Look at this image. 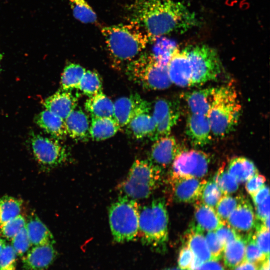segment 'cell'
<instances>
[{
	"mask_svg": "<svg viewBox=\"0 0 270 270\" xmlns=\"http://www.w3.org/2000/svg\"><path fill=\"white\" fill-rule=\"evenodd\" d=\"M259 265L248 262H244L232 270H258Z\"/></svg>",
	"mask_w": 270,
	"mask_h": 270,
	"instance_id": "51",
	"label": "cell"
},
{
	"mask_svg": "<svg viewBox=\"0 0 270 270\" xmlns=\"http://www.w3.org/2000/svg\"><path fill=\"white\" fill-rule=\"evenodd\" d=\"M258 270H270V259L260 264Z\"/></svg>",
	"mask_w": 270,
	"mask_h": 270,
	"instance_id": "52",
	"label": "cell"
},
{
	"mask_svg": "<svg viewBox=\"0 0 270 270\" xmlns=\"http://www.w3.org/2000/svg\"><path fill=\"white\" fill-rule=\"evenodd\" d=\"M22 202L12 196L0 198V226L20 215Z\"/></svg>",
	"mask_w": 270,
	"mask_h": 270,
	"instance_id": "31",
	"label": "cell"
},
{
	"mask_svg": "<svg viewBox=\"0 0 270 270\" xmlns=\"http://www.w3.org/2000/svg\"><path fill=\"white\" fill-rule=\"evenodd\" d=\"M227 170L238 184L246 182L258 172L252 161L242 156L232 158L228 163Z\"/></svg>",
	"mask_w": 270,
	"mask_h": 270,
	"instance_id": "28",
	"label": "cell"
},
{
	"mask_svg": "<svg viewBox=\"0 0 270 270\" xmlns=\"http://www.w3.org/2000/svg\"><path fill=\"white\" fill-rule=\"evenodd\" d=\"M86 71L84 67L78 64H70L67 66L62 76V90L66 91L78 90Z\"/></svg>",
	"mask_w": 270,
	"mask_h": 270,
	"instance_id": "30",
	"label": "cell"
},
{
	"mask_svg": "<svg viewBox=\"0 0 270 270\" xmlns=\"http://www.w3.org/2000/svg\"><path fill=\"white\" fill-rule=\"evenodd\" d=\"M215 232L224 248L228 244L234 241L242 235L226 224L220 227Z\"/></svg>",
	"mask_w": 270,
	"mask_h": 270,
	"instance_id": "45",
	"label": "cell"
},
{
	"mask_svg": "<svg viewBox=\"0 0 270 270\" xmlns=\"http://www.w3.org/2000/svg\"><path fill=\"white\" fill-rule=\"evenodd\" d=\"M194 223L200 230L204 231H216L226 224L218 215L214 208L206 205L200 200L195 202Z\"/></svg>",
	"mask_w": 270,
	"mask_h": 270,
	"instance_id": "22",
	"label": "cell"
},
{
	"mask_svg": "<svg viewBox=\"0 0 270 270\" xmlns=\"http://www.w3.org/2000/svg\"><path fill=\"white\" fill-rule=\"evenodd\" d=\"M2 58V54L0 52V63H1Z\"/></svg>",
	"mask_w": 270,
	"mask_h": 270,
	"instance_id": "55",
	"label": "cell"
},
{
	"mask_svg": "<svg viewBox=\"0 0 270 270\" xmlns=\"http://www.w3.org/2000/svg\"><path fill=\"white\" fill-rule=\"evenodd\" d=\"M164 270H184L180 268H166Z\"/></svg>",
	"mask_w": 270,
	"mask_h": 270,
	"instance_id": "54",
	"label": "cell"
},
{
	"mask_svg": "<svg viewBox=\"0 0 270 270\" xmlns=\"http://www.w3.org/2000/svg\"><path fill=\"white\" fill-rule=\"evenodd\" d=\"M154 142L148 160L164 170L172 165L176 158L183 150L176 138L170 134Z\"/></svg>",
	"mask_w": 270,
	"mask_h": 270,
	"instance_id": "14",
	"label": "cell"
},
{
	"mask_svg": "<svg viewBox=\"0 0 270 270\" xmlns=\"http://www.w3.org/2000/svg\"><path fill=\"white\" fill-rule=\"evenodd\" d=\"M167 68L172 84L182 88L192 86V70L186 48L182 50L174 48L169 56Z\"/></svg>",
	"mask_w": 270,
	"mask_h": 270,
	"instance_id": "12",
	"label": "cell"
},
{
	"mask_svg": "<svg viewBox=\"0 0 270 270\" xmlns=\"http://www.w3.org/2000/svg\"><path fill=\"white\" fill-rule=\"evenodd\" d=\"M140 210L136 200L122 196L110 206L109 222L114 241L128 242L138 236Z\"/></svg>",
	"mask_w": 270,
	"mask_h": 270,
	"instance_id": "7",
	"label": "cell"
},
{
	"mask_svg": "<svg viewBox=\"0 0 270 270\" xmlns=\"http://www.w3.org/2000/svg\"><path fill=\"white\" fill-rule=\"evenodd\" d=\"M210 162V156L202 151L182 150L172 163L170 175L202 178L208 174Z\"/></svg>",
	"mask_w": 270,
	"mask_h": 270,
	"instance_id": "9",
	"label": "cell"
},
{
	"mask_svg": "<svg viewBox=\"0 0 270 270\" xmlns=\"http://www.w3.org/2000/svg\"><path fill=\"white\" fill-rule=\"evenodd\" d=\"M6 244V242L2 238H0V254Z\"/></svg>",
	"mask_w": 270,
	"mask_h": 270,
	"instance_id": "53",
	"label": "cell"
},
{
	"mask_svg": "<svg viewBox=\"0 0 270 270\" xmlns=\"http://www.w3.org/2000/svg\"><path fill=\"white\" fill-rule=\"evenodd\" d=\"M12 240V246L17 256H20L24 254L31 246L26 227L22 230Z\"/></svg>",
	"mask_w": 270,
	"mask_h": 270,
	"instance_id": "42",
	"label": "cell"
},
{
	"mask_svg": "<svg viewBox=\"0 0 270 270\" xmlns=\"http://www.w3.org/2000/svg\"><path fill=\"white\" fill-rule=\"evenodd\" d=\"M120 130V126L114 118H92L90 138L94 140H104L114 136Z\"/></svg>",
	"mask_w": 270,
	"mask_h": 270,
	"instance_id": "27",
	"label": "cell"
},
{
	"mask_svg": "<svg viewBox=\"0 0 270 270\" xmlns=\"http://www.w3.org/2000/svg\"><path fill=\"white\" fill-rule=\"evenodd\" d=\"M56 256L54 244L35 246L24 258V267L28 270H46Z\"/></svg>",
	"mask_w": 270,
	"mask_h": 270,
	"instance_id": "19",
	"label": "cell"
},
{
	"mask_svg": "<svg viewBox=\"0 0 270 270\" xmlns=\"http://www.w3.org/2000/svg\"><path fill=\"white\" fill-rule=\"evenodd\" d=\"M102 82L98 74L92 70H86L80 84L78 89L90 96L102 92Z\"/></svg>",
	"mask_w": 270,
	"mask_h": 270,
	"instance_id": "35",
	"label": "cell"
},
{
	"mask_svg": "<svg viewBox=\"0 0 270 270\" xmlns=\"http://www.w3.org/2000/svg\"><path fill=\"white\" fill-rule=\"evenodd\" d=\"M180 116V110L178 106H176L156 126L155 131L150 138V140L154 142L162 137L170 134L172 130L177 124Z\"/></svg>",
	"mask_w": 270,
	"mask_h": 270,
	"instance_id": "34",
	"label": "cell"
},
{
	"mask_svg": "<svg viewBox=\"0 0 270 270\" xmlns=\"http://www.w3.org/2000/svg\"><path fill=\"white\" fill-rule=\"evenodd\" d=\"M203 232L193 223L186 234L184 243L188 246L194 256L190 270H196L204 263L212 260Z\"/></svg>",
	"mask_w": 270,
	"mask_h": 270,
	"instance_id": "15",
	"label": "cell"
},
{
	"mask_svg": "<svg viewBox=\"0 0 270 270\" xmlns=\"http://www.w3.org/2000/svg\"><path fill=\"white\" fill-rule=\"evenodd\" d=\"M246 239L242 234L224 248L223 258L228 268L232 270L245 262Z\"/></svg>",
	"mask_w": 270,
	"mask_h": 270,
	"instance_id": "29",
	"label": "cell"
},
{
	"mask_svg": "<svg viewBox=\"0 0 270 270\" xmlns=\"http://www.w3.org/2000/svg\"><path fill=\"white\" fill-rule=\"evenodd\" d=\"M26 218L21 214L0 226V233L7 240H12L26 226Z\"/></svg>",
	"mask_w": 270,
	"mask_h": 270,
	"instance_id": "39",
	"label": "cell"
},
{
	"mask_svg": "<svg viewBox=\"0 0 270 270\" xmlns=\"http://www.w3.org/2000/svg\"><path fill=\"white\" fill-rule=\"evenodd\" d=\"M148 110H151L150 104L138 94H134L114 102V118L121 128L140 113Z\"/></svg>",
	"mask_w": 270,
	"mask_h": 270,
	"instance_id": "13",
	"label": "cell"
},
{
	"mask_svg": "<svg viewBox=\"0 0 270 270\" xmlns=\"http://www.w3.org/2000/svg\"><path fill=\"white\" fill-rule=\"evenodd\" d=\"M242 196L234 197L224 195L220 198L216 206V211L220 218L226 224L230 214L239 204Z\"/></svg>",
	"mask_w": 270,
	"mask_h": 270,
	"instance_id": "37",
	"label": "cell"
},
{
	"mask_svg": "<svg viewBox=\"0 0 270 270\" xmlns=\"http://www.w3.org/2000/svg\"><path fill=\"white\" fill-rule=\"evenodd\" d=\"M168 58L142 54L127 65L128 75L146 90H158L168 88L172 84L168 72Z\"/></svg>",
	"mask_w": 270,
	"mask_h": 270,
	"instance_id": "6",
	"label": "cell"
},
{
	"mask_svg": "<svg viewBox=\"0 0 270 270\" xmlns=\"http://www.w3.org/2000/svg\"><path fill=\"white\" fill-rule=\"evenodd\" d=\"M256 232L253 234L255 241L264 254L270 258V230L262 223L256 222Z\"/></svg>",
	"mask_w": 270,
	"mask_h": 270,
	"instance_id": "40",
	"label": "cell"
},
{
	"mask_svg": "<svg viewBox=\"0 0 270 270\" xmlns=\"http://www.w3.org/2000/svg\"><path fill=\"white\" fill-rule=\"evenodd\" d=\"M169 216L166 200L158 198L140 208L138 234L143 244L165 250L168 240Z\"/></svg>",
	"mask_w": 270,
	"mask_h": 270,
	"instance_id": "4",
	"label": "cell"
},
{
	"mask_svg": "<svg viewBox=\"0 0 270 270\" xmlns=\"http://www.w3.org/2000/svg\"><path fill=\"white\" fill-rule=\"evenodd\" d=\"M266 182L265 176L258 172L246 182V190L247 192L252 196L265 185Z\"/></svg>",
	"mask_w": 270,
	"mask_h": 270,
	"instance_id": "47",
	"label": "cell"
},
{
	"mask_svg": "<svg viewBox=\"0 0 270 270\" xmlns=\"http://www.w3.org/2000/svg\"><path fill=\"white\" fill-rule=\"evenodd\" d=\"M164 171L149 160H136L120 184V192L136 200L148 198L162 184Z\"/></svg>",
	"mask_w": 270,
	"mask_h": 270,
	"instance_id": "5",
	"label": "cell"
},
{
	"mask_svg": "<svg viewBox=\"0 0 270 270\" xmlns=\"http://www.w3.org/2000/svg\"><path fill=\"white\" fill-rule=\"evenodd\" d=\"M196 270H226L218 260H212L204 263Z\"/></svg>",
	"mask_w": 270,
	"mask_h": 270,
	"instance_id": "50",
	"label": "cell"
},
{
	"mask_svg": "<svg viewBox=\"0 0 270 270\" xmlns=\"http://www.w3.org/2000/svg\"><path fill=\"white\" fill-rule=\"evenodd\" d=\"M194 258V256L192 251L184 243L178 254V268L184 270H190Z\"/></svg>",
	"mask_w": 270,
	"mask_h": 270,
	"instance_id": "46",
	"label": "cell"
},
{
	"mask_svg": "<svg viewBox=\"0 0 270 270\" xmlns=\"http://www.w3.org/2000/svg\"><path fill=\"white\" fill-rule=\"evenodd\" d=\"M270 196V190L268 186L264 185L252 196L255 206L261 204Z\"/></svg>",
	"mask_w": 270,
	"mask_h": 270,
	"instance_id": "49",
	"label": "cell"
},
{
	"mask_svg": "<svg viewBox=\"0 0 270 270\" xmlns=\"http://www.w3.org/2000/svg\"><path fill=\"white\" fill-rule=\"evenodd\" d=\"M213 180L224 195L232 194L236 192L239 188V184L228 172L224 166L219 168Z\"/></svg>",
	"mask_w": 270,
	"mask_h": 270,
	"instance_id": "33",
	"label": "cell"
},
{
	"mask_svg": "<svg viewBox=\"0 0 270 270\" xmlns=\"http://www.w3.org/2000/svg\"><path fill=\"white\" fill-rule=\"evenodd\" d=\"M255 216L256 222L260 223L270 217V196L261 204L256 206Z\"/></svg>",
	"mask_w": 270,
	"mask_h": 270,
	"instance_id": "48",
	"label": "cell"
},
{
	"mask_svg": "<svg viewBox=\"0 0 270 270\" xmlns=\"http://www.w3.org/2000/svg\"><path fill=\"white\" fill-rule=\"evenodd\" d=\"M226 224L240 234L244 232L246 234L252 232L256 228V220L252 206L248 200L242 196Z\"/></svg>",
	"mask_w": 270,
	"mask_h": 270,
	"instance_id": "17",
	"label": "cell"
},
{
	"mask_svg": "<svg viewBox=\"0 0 270 270\" xmlns=\"http://www.w3.org/2000/svg\"><path fill=\"white\" fill-rule=\"evenodd\" d=\"M74 18L84 24L97 22L96 12L86 0H68Z\"/></svg>",
	"mask_w": 270,
	"mask_h": 270,
	"instance_id": "32",
	"label": "cell"
},
{
	"mask_svg": "<svg viewBox=\"0 0 270 270\" xmlns=\"http://www.w3.org/2000/svg\"><path fill=\"white\" fill-rule=\"evenodd\" d=\"M16 256L12 246L6 244L0 254V270H16Z\"/></svg>",
	"mask_w": 270,
	"mask_h": 270,
	"instance_id": "41",
	"label": "cell"
},
{
	"mask_svg": "<svg viewBox=\"0 0 270 270\" xmlns=\"http://www.w3.org/2000/svg\"><path fill=\"white\" fill-rule=\"evenodd\" d=\"M214 89V88H208L184 93L182 97L190 114L208 116Z\"/></svg>",
	"mask_w": 270,
	"mask_h": 270,
	"instance_id": "20",
	"label": "cell"
},
{
	"mask_svg": "<svg viewBox=\"0 0 270 270\" xmlns=\"http://www.w3.org/2000/svg\"><path fill=\"white\" fill-rule=\"evenodd\" d=\"M253 234L252 232L244 235L246 242L245 261L260 265L270 258H267L259 248Z\"/></svg>",
	"mask_w": 270,
	"mask_h": 270,
	"instance_id": "36",
	"label": "cell"
},
{
	"mask_svg": "<svg viewBox=\"0 0 270 270\" xmlns=\"http://www.w3.org/2000/svg\"><path fill=\"white\" fill-rule=\"evenodd\" d=\"M84 106L92 118H114V103L102 92L90 96Z\"/></svg>",
	"mask_w": 270,
	"mask_h": 270,
	"instance_id": "26",
	"label": "cell"
},
{
	"mask_svg": "<svg viewBox=\"0 0 270 270\" xmlns=\"http://www.w3.org/2000/svg\"><path fill=\"white\" fill-rule=\"evenodd\" d=\"M46 110L66 120L76 108L78 98L70 91L60 90L44 102Z\"/></svg>",
	"mask_w": 270,
	"mask_h": 270,
	"instance_id": "18",
	"label": "cell"
},
{
	"mask_svg": "<svg viewBox=\"0 0 270 270\" xmlns=\"http://www.w3.org/2000/svg\"><path fill=\"white\" fill-rule=\"evenodd\" d=\"M222 193L214 181H207L202 192L200 200L210 206L216 207L222 196Z\"/></svg>",
	"mask_w": 270,
	"mask_h": 270,
	"instance_id": "38",
	"label": "cell"
},
{
	"mask_svg": "<svg viewBox=\"0 0 270 270\" xmlns=\"http://www.w3.org/2000/svg\"><path fill=\"white\" fill-rule=\"evenodd\" d=\"M176 106L170 100L166 99H159L157 100L155 102L154 112L152 114L156 126Z\"/></svg>",
	"mask_w": 270,
	"mask_h": 270,
	"instance_id": "44",
	"label": "cell"
},
{
	"mask_svg": "<svg viewBox=\"0 0 270 270\" xmlns=\"http://www.w3.org/2000/svg\"><path fill=\"white\" fill-rule=\"evenodd\" d=\"M168 182L173 202L192 204L200 200L207 181L201 178L170 175Z\"/></svg>",
	"mask_w": 270,
	"mask_h": 270,
	"instance_id": "11",
	"label": "cell"
},
{
	"mask_svg": "<svg viewBox=\"0 0 270 270\" xmlns=\"http://www.w3.org/2000/svg\"><path fill=\"white\" fill-rule=\"evenodd\" d=\"M130 8L131 21L150 40L172 32L182 34L198 24L194 12L174 0H134Z\"/></svg>",
	"mask_w": 270,
	"mask_h": 270,
	"instance_id": "1",
	"label": "cell"
},
{
	"mask_svg": "<svg viewBox=\"0 0 270 270\" xmlns=\"http://www.w3.org/2000/svg\"><path fill=\"white\" fill-rule=\"evenodd\" d=\"M192 70V86L216 80L222 72V63L217 52L205 44L186 48Z\"/></svg>",
	"mask_w": 270,
	"mask_h": 270,
	"instance_id": "8",
	"label": "cell"
},
{
	"mask_svg": "<svg viewBox=\"0 0 270 270\" xmlns=\"http://www.w3.org/2000/svg\"><path fill=\"white\" fill-rule=\"evenodd\" d=\"M36 124L56 140L64 139L68 136L65 120L46 110L36 118Z\"/></svg>",
	"mask_w": 270,
	"mask_h": 270,
	"instance_id": "23",
	"label": "cell"
},
{
	"mask_svg": "<svg viewBox=\"0 0 270 270\" xmlns=\"http://www.w3.org/2000/svg\"><path fill=\"white\" fill-rule=\"evenodd\" d=\"M101 32L108 52L116 64H128L146 49L150 40L146 32L130 22L102 27Z\"/></svg>",
	"mask_w": 270,
	"mask_h": 270,
	"instance_id": "2",
	"label": "cell"
},
{
	"mask_svg": "<svg viewBox=\"0 0 270 270\" xmlns=\"http://www.w3.org/2000/svg\"><path fill=\"white\" fill-rule=\"evenodd\" d=\"M151 110L144 112L135 116L126 126L128 132L136 139L150 138L156 124Z\"/></svg>",
	"mask_w": 270,
	"mask_h": 270,
	"instance_id": "24",
	"label": "cell"
},
{
	"mask_svg": "<svg viewBox=\"0 0 270 270\" xmlns=\"http://www.w3.org/2000/svg\"><path fill=\"white\" fill-rule=\"evenodd\" d=\"M26 228L31 246L54 244L52 234L36 215L32 216L26 222Z\"/></svg>",
	"mask_w": 270,
	"mask_h": 270,
	"instance_id": "25",
	"label": "cell"
},
{
	"mask_svg": "<svg viewBox=\"0 0 270 270\" xmlns=\"http://www.w3.org/2000/svg\"><path fill=\"white\" fill-rule=\"evenodd\" d=\"M242 110L234 88L225 86L215 88L208 114L212 136L222 138L232 132L238 124Z\"/></svg>",
	"mask_w": 270,
	"mask_h": 270,
	"instance_id": "3",
	"label": "cell"
},
{
	"mask_svg": "<svg viewBox=\"0 0 270 270\" xmlns=\"http://www.w3.org/2000/svg\"><path fill=\"white\" fill-rule=\"evenodd\" d=\"M68 135L76 140L86 141L90 138V122L88 115L76 108L65 120Z\"/></svg>",
	"mask_w": 270,
	"mask_h": 270,
	"instance_id": "21",
	"label": "cell"
},
{
	"mask_svg": "<svg viewBox=\"0 0 270 270\" xmlns=\"http://www.w3.org/2000/svg\"><path fill=\"white\" fill-rule=\"evenodd\" d=\"M205 238L212 260H219L222 259L224 246L218 238L215 231L208 232Z\"/></svg>",
	"mask_w": 270,
	"mask_h": 270,
	"instance_id": "43",
	"label": "cell"
},
{
	"mask_svg": "<svg viewBox=\"0 0 270 270\" xmlns=\"http://www.w3.org/2000/svg\"><path fill=\"white\" fill-rule=\"evenodd\" d=\"M30 141L34 158L43 167L53 168L68 160L66 149L56 139L34 134Z\"/></svg>",
	"mask_w": 270,
	"mask_h": 270,
	"instance_id": "10",
	"label": "cell"
},
{
	"mask_svg": "<svg viewBox=\"0 0 270 270\" xmlns=\"http://www.w3.org/2000/svg\"><path fill=\"white\" fill-rule=\"evenodd\" d=\"M186 134L195 146L204 147L212 140L211 128L207 116L189 114L186 122Z\"/></svg>",
	"mask_w": 270,
	"mask_h": 270,
	"instance_id": "16",
	"label": "cell"
}]
</instances>
